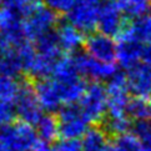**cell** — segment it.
Instances as JSON below:
<instances>
[{
    "label": "cell",
    "mask_w": 151,
    "mask_h": 151,
    "mask_svg": "<svg viewBox=\"0 0 151 151\" xmlns=\"http://www.w3.org/2000/svg\"><path fill=\"white\" fill-rule=\"evenodd\" d=\"M0 132L9 151H33L40 141L33 124L25 122L23 120L12 122L10 125L1 127Z\"/></svg>",
    "instance_id": "2"
},
{
    "label": "cell",
    "mask_w": 151,
    "mask_h": 151,
    "mask_svg": "<svg viewBox=\"0 0 151 151\" xmlns=\"http://www.w3.org/2000/svg\"><path fill=\"white\" fill-rule=\"evenodd\" d=\"M58 24V15L47 5H35L24 15V31L29 40H35L40 35L54 30Z\"/></svg>",
    "instance_id": "4"
},
{
    "label": "cell",
    "mask_w": 151,
    "mask_h": 151,
    "mask_svg": "<svg viewBox=\"0 0 151 151\" xmlns=\"http://www.w3.org/2000/svg\"><path fill=\"white\" fill-rule=\"evenodd\" d=\"M23 66L13 54L0 52V76H18Z\"/></svg>",
    "instance_id": "23"
},
{
    "label": "cell",
    "mask_w": 151,
    "mask_h": 151,
    "mask_svg": "<svg viewBox=\"0 0 151 151\" xmlns=\"http://www.w3.org/2000/svg\"><path fill=\"white\" fill-rule=\"evenodd\" d=\"M0 5L17 10L24 17L35 6L36 3L35 0H0Z\"/></svg>",
    "instance_id": "25"
},
{
    "label": "cell",
    "mask_w": 151,
    "mask_h": 151,
    "mask_svg": "<svg viewBox=\"0 0 151 151\" xmlns=\"http://www.w3.org/2000/svg\"><path fill=\"white\" fill-rule=\"evenodd\" d=\"M0 151H9L5 146V142H4V139H3V135L0 132Z\"/></svg>",
    "instance_id": "30"
},
{
    "label": "cell",
    "mask_w": 151,
    "mask_h": 151,
    "mask_svg": "<svg viewBox=\"0 0 151 151\" xmlns=\"http://www.w3.org/2000/svg\"><path fill=\"white\" fill-rule=\"evenodd\" d=\"M149 14L151 15V6H150V9H149Z\"/></svg>",
    "instance_id": "32"
},
{
    "label": "cell",
    "mask_w": 151,
    "mask_h": 151,
    "mask_svg": "<svg viewBox=\"0 0 151 151\" xmlns=\"http://www.w3.org/2000/svg\"><path fill=\"white\" fill-rule=\"evenodd\" d=\"M141 61L151 66V45H147V44H146V45H144Z\"/></svg>",
    "instance_id": "28"
},
{
    "label": "cell",
    "mask_w": 151,
    "mask_h": 151,
    "mask_svg": "<svg viewBox=\"0 0 151 151\" xmlns=\"http://www.w3.org/2000/svg\"><path fill=\"white\" fill-rule=\"evenodd\" d=\"M100 4L93 0H79L68 13V21L83 33H93L98 28Z\"/></svg>",
    "instance_id": "9"
},
{
    "label": "cell",
    "mask_w": 151,
    "mask_h": 151,
    "mask_svg": "<svg viewBox=\"0 0 151 151\" xmlns=\"http://www.w3.org/2000/svg\"><path fill=\"white\" fill-rule=\"evenodd\" d=\"M33 151H55V149H54V146H51L49 142L39 141Z\"/></svg>",
    "instance_id": "29"
},
{
    "label": "cell",
    "mask_w": 151,
    "mask_h": 151,
    "mask_svg": "<svg viewBox=\"0 0 151 151\" xmlns=\"http://www.w3.org/2000/svg\"><path fill=\"white\" fill-rule=\"evenodd\" d=\"M129 116L135 121L151 122V96H135L131 99Z\"/></svg>",
    "instance_id": "18"
},
{
    "label": "cell",
    "mask_w": 151,
    "mask_h": 151,
    "mask_svg": "<svg viewBox=\"0 0 151 151\" xmlns=\"http://www.w3.org/2000/svg\"><path fill=\"white\" fill-rule=\"evenodd\" d=\"M142 151H151V145H147L146 147H144Z\"/></svg>",
    "instance_id": "31"
},
{
    "label": "cell",
    "mask_w": 151,
    "mask_h": 151,
    "mask_svg": "<svg viewBox=\"0 0 151 151\" xmlns=\"http://www.w3.org/2000/svg\"><path fill=\"white\" fill-rule=\"evenodd\" d=\"M93 1H98V3H99V1H100V0H93Z\"/></svg>",
    "instance_id": "34"
},
{
    "label": "cell",
    "mask_w": 151,
    "mask_h": 151,
    "mask_svg": "<svg viewBox=\"0 0 151 151\" xmlns=\"http://www.w3.org/2000/svg\"><path fill=\"white\" fill-rule=\"evenodd\" d=\"M142 141L135 132H126L115 136V140L110 144L107 151H142Z\"/></svg>",
    "instance_id": "19"
},
{
    "label": "cell",
    "mask_w": 151,
    "mask_h": 151,
    "mask_svg": "<svg viewBox=\"0 0 151 151\" xmlns=\"http://www.w3.org/2000/svg\"><path fill=\"white\" fill-rule=\"evenodd\" d=\"M127 85L135 96H151V66L139 63L127 69Z\"/></svg>",
    "instance_id": "13"
},
{
    "label": "cell",
    "mask_w": 151,
    "mask_h": 151,
    "mask_svg": "<svg viewBox=\"0 0 151 151\" xmlns=\"http://www.w3.org/2000/svg\"><path fill=\"white\" fill-rule=\"evenodd\" d=\"M83 151H107L110 146L109 132L101 127H89V130L80 139Z\"/></svg>",
    "instance_id": "16"
},
{
    "label": "cell",
    "mask_w": 151,
    "mask_h": 151,
    "mask_svg": "<svg viewBox=\"0 0 151 151\" xmlns=\"http://www.w3.org/2000/svg\"><path fill=\"white\" fill-rule=\"evenodd\" d=\"M144 42L137 40H119L116 60L124 69H130L141 63Z\"/></svg>",
    "instance_id": "14"
},
{
    "label": "cell",
    "mask_w": 151,
    "mask_h": 151,
    "mask_svg": "<svg viewBox=\"0 0 151 151\" xmlns=\"http://www.w3.org/2000/svg\"><path fill=\"white\" fill-rule=\"evenodd\" d=\"M126 18L136 19L144 17L150 9V0H116Z\"/></svg>",
    "instance_id": "21"
},
{
    "label": "cell",
    "mask_w": 151,
    "mask_h": 151,
    "mask_svg": "<svg viewBox=\"0 0 151 151\" xmlns=\"http://www.w3.org/2000/svg\"><path fill=\"white\" fill-rule=\"evenodd\" d=\"M35 129L37 132L40 141L44 142H52L55 141L56 137L60 135V127H59L58 117H54L52 115H42L40 120L35 124Z\"/></svg>",
    "instance_id": "17"
},
{
    "label": "cell",
    "mask_w": 151,
    "mask_h": 151,
    "mask_svg": "<svg viewBox=\"0 0 151 151\" xmlns=\"http://www.w3.org/2000/svg\"><path fill=\"white\" fill-rule=\"evenodd\" d=\"M15 115H17V111L13 102L0 99V129L14 122Z\"/></svg>",
    "instance_id": "24"
},
{
    "label": "cell",
    "mask_w": 151,
    "mask_h": 151,
    "mask_svg": "<svg viewBox=\"0 0 151 151\" xmlns=\"http://www.w3.org/2000/svg\"><path fill=\"white\" fill-rule=\"evenodd\" d=\"M86 52L93 58L101 61L115 63L117 52V42L114 41L112 36L104 33H91L85 39Z\"/></svg>",
    "instance_id": "11"
},
{
    "label": "cell",
    "mask_w": 151,
    "mask_h": 151,
    "mask_svg": "<svg viewBox=\"0 0 151 151\" xmlns=\"http://www.w3.org/2000/svg\"><path fill=\"white\" fill-rule=\"evenodd\" d=\"M126 23L125 14L116 0H104L100 4L98 29L110 36H119Z\"/></svg>",
    "instance_id": "8"
},
{
    "label": "cell",
    "mask_w": 151,
    "mask_h": 151,
    "mask_svg": "<svg viewBox=\"0 0 151 151\" xmlns=\"http://www.w3.org/2000/svg\"><path fill=\"white\" fill-rule=\"evenodd\" d=\"M34 90L44 111H59L65 105L59 84L54 78L37 79V81L34 85Z\"/></svg>",
    "instance_id": "12"
},
{
    "label": "cell",
    "mask_w": 151,
    "mask_h": 151,
    "mask_svg": "<svg viewBox=\"0 0 151 151\" xmlns=\"http://www.w3.org/2000/svg\"><path fill=\"white\" fill-rule=\"evenodd\" d=\"M55 151H83L79 139H61L54 146Z\"/></svg>",
    "instance_id": "27"
},
{
    "label": "cell",
    "mask_w": 151,
    "mask_h": 151,
    "mask_svg": "<svg viewBox=\"0 0 151 151\" xmlns=\"http://www.w3.org/2000/svg\"><path fill=\"white\" fill-rule=\"evenodd\" d=\"M60 136L64 139H81L89 130L90 121L76 104L64 105L58 115Z\"/></svg>",
    "instance_id": "5"
},
{
    "label": "cell",
    "mask_w": 151,
    "mask_h": 151,
    "mask_svg": "<svg viewBox=\"0 0 151 151\" xmlns=\"http://www.w3.org/2000/svg\"><path fill=\"white\" fill-rule=\"evenodd\" d=\"M149 145H151V135H150V141H149Z\"/></svg>",
    "instance_id": "33"
},
{
    "label": "cell",
    "mask_w": 151,
    "mask_h": 151,
    "mask_svg": "<svg viewBox=\"0 0 151 151\" xmlns=\"http://www.w3.org/2000/svg\"><path fill=\"white\" fill-rule=\"evenodd\" d=\"M107 115L120 116L129 115L130 105V94L126 75L116 74L107 81Z\"/></svg>",
    "instance_id": "6"
},
{
    "label": "cell",
    "mask_w": 151,
    "mask_h": 151,
    "mask_svg": "<svg viewBox=\"0 0 151 151\" xmlns=\"http://www.w3.org/2000/svg\"><path fill=\"white\" fill-rule=\"evenodd\" d=\"M21 86L23 83H20L17 76H0V99L14 104Z\"/></svg>",
    "instance_id": "20"
},
{
    "label": "cell",
    "mask_w": 151,
    "mask_h": 151,
    "mask_svg": "<svg viewBox=\"0 0 151 151\" xmlns=\"http://www.w3.org/2000/svg\"><path fill=\"white\" fill-rule=\"evenodd\" d=\"M130 119L131 117L129 115H120V116L107 115L105 119V130L109 134L115 135V136L126 134L130 131V126H131Z\"/></svg>",
    "instance_id": "22"
},
{
    "label": "cell",
    "mask_w": 151,
    "mask_h": 151,
    "mask_svg": "<svg viewBox=\"0 0 151 151\" xmlns=\"http://www.w3.org/2000/svg\"><path fill=\"white\" fill-rule=\"evenodd\" d=\"M74 59L81 76L91 81H109L112 76L117 74L115 63L98 60L89 55L88 52H76L74 55Z\"/></svg>",
    "instance_id": "7"
},
{
    "label": "cell",
    "mask_w": 151,
    "mask_h": 151,
    "mask_svg": "<svg viewBox=\"0 0 151 151\" xmlns=\"http://www.w3.org/2000/svg\"><path fill=\"white\" fill-rule=\"evenodd\" d=\"M79 106L90 124H98L107 116V90L101 83L93 81L86 86Z\"/></svg>",
    "instance_id": "3"
},
{
    "label": "cell",
    "mask_w": 151,
    "mask_h": 151,
    "mask_svg": "<svg viewBox=\"0 0 151 151\" xmlns=\"http://www.w3.org/2000/svg\"><path fill=\"white\" fill-rule=\"evenodd\" d=\"M59 40L64 51L76 52L85 44L84 33L71 23H63L58 28Z\"/></svg>",
    "instance_id": "15"
},
{
    "label": "cell",
    "mask_w": 151,
    "mask_h": 151,
    "mask_svg": "<svg viewBox=\"0 0 151 151\" xmlns=\"http://www.w3.org/2000/svg\"><path fill=\"white\" fill-rule=\"evenodd\" d=\"M45 4L56 13H69L79 0H44Z\"/></svg>",
    "instance_id": "26"
},
{
    "label": "cell",
    "mask_w": 151,
    "mask_h": 151,
    "mask_svg": "<svg viewBox=\"0 0 151 151\" xmlns=\"http://www.w3.org/2000/svg\"><path fill=\"white\" fill-rule=\"evenodd\" d=\"M14 106L20 120L33 124V125H35L44 115V109L37 100L34 88L26 83H23L20 93L14 102Z\"/></svg>",
    "instance_id": "10"
},
{
    "label": "cell",
    "mask_w": 151,
    "mask_h": 151,
    "mask_svg": "<svg viewBox=\"0 0 151 151\" xmlns=\"http://www.w3.org/2000/svg\"><path fill=\"white\" fill-rule=\"evenodd\" d=\"M19 12L0 8V52H10L21 42L29 40L24 31V20Z\"/></svg>",
    "instance_id": "1"
}]
</instances>
